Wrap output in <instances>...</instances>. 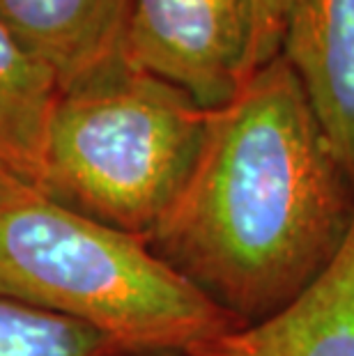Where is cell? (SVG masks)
<instances>
[{
  "label": "cell",
  "mask_w": 354,
  "mask_h": 356,
  "mask_svg": "<svg viewBox=\"0 0 354 356\" xmlns=\"http://www.w3.org/2000/svg\"><path fill=\"white\" fill-rule=\"evenodd\" d=\"M189 356H354V225L331 267L262 322L191 347Z\"/></svg>",
  "instance_id": "52a82bcc"
},
{
  "label": "cell",
  "mask_w": 354,
  "mask_h": 356,
  "mask_svg": "<svg viewBox=\"0 0 354 356\" xmlns=\"http://www.w3.org/2000/svg\"><path fill=\"white\" fill-rule=\"evenodd\" d=\"M253 44L251 72H258L281 53L283 35V0H251Z\"/></svg>",
  "instance_id": "30bf717a"
},
{
  "label": "cell",
  "mask_w": 354,
  "mask_h": 356,
  "mask_svg": "<svg viewBox=\"0 0 354 356\" xmlns=\"http://www.w3.org/2000/svg\"><path fill=\"white\" fill-rule=\"evenodd\" d=\"M209 113L127 63L58 95L42 195L145 239L189 179Z\"/></svg>",
  "instance_id": "3957f363"
},
{
  "label": "cell",
  "mask_w": 354,
  "mask_h": 356,
  "mask_svg": "<svg viewBox=\"0 0 354 356\" xmlns=\"http://www.w3.org/2000/svg\"><path fill=\"white\" fill-rule=\"evenodd\" d=\"M354 225V181L283 56L209 113L182 191L145 241L239 327L290 306Z\"/></svg>",
  "instance_id": "6da1fadb"
},
{
  "label": "cell",
  "mask_w": 354,
  "mask_h": 356,
  "mask_svg": "<svg viewBox=\"0 0 354 356\" xmlns=\"http://www.w3.org/2000/svg\"><path fill=\"white\" fill-rule=\"evenodd\" d=\"M278 56L354 181V0H283Z\"/></svg>",
  "instance_id": "5b68a950"
},
{
  "label": "cell",
  "mask_w": 354,
  "mask_h": 356,
  "mask_svg": "<svg viewBox=\"0 0 354 356\" xmlns=\"http://www.w3.org/2000/svg\"><path fill=\"white\" fill-rule=\"evenodd\" d=\"M97 331L0 294V356H118Z\"/></svg>",
  "instance_id": "9c48e42d"
},
{
  "label": "cell",
  "mask_w": 354,
  "mask_h": 356,
  "mask_svg": "<svg viewBox=\"0 0 354 356\" xmlns=\"http://www.w3.org/2000/svg\"><path fill=\"white\" fill-rule=\"evenodd\" d=\"M134 0H0V26L47 67L60 92L124 63Z\"/></svg>",
  "instance_id": "8992f818"
},
{
  "label": "cell",
  "mask_w": 354,
  "mask_h": 356,
  "mask_svg": "<svg viewBox=\"0 0 354 356\" xmlns=\"http://www.w3.org/2000/svg\"><path fill=\"white\" fill-rule=\"evenodd\" d=\"M58 95L51 72L0 26V198L42 193L47 134Z\"/></svg>",
  "instance_id": "ba28073f"
},
{
  "label": "cell",
  "mask_w": 354,
  "mask_h": 356,
  "mask_svg": "<svg viewBox=\"0 0 354 356\" xmlns=\"http://www.w3.org/2000/svg\"><path fill=\"white\" fill-rule=\"evenodd\" d=\"M0 294L97 331L122 352H189L239 324L147 241L42 193L0 198Z\"/></svg>",
  "instance_id": "7a4b0ae2"
},
{
  "label": "cell",
  "mask_w": 354,
  "mask_h": 356,
  "mask_svg": "<svg viewBox=\"0 0 354 356\" xmlns=\"http://www.w3.org/2000/svg\"><path fill=\"white\" fill-rule=\"evenodd\" d=\"M251 44V0H134L122 58L216 111L253 74Z\"/></svg>",
  "instance_id": "277c9868"
},
{
  "label": "cell",
  "mask_w": 354,
  "mask_h": 356,
  "mask_svg": "<svg viewBox=\"0 0 354 356\" xmlns=\"http://www.w3.org/2000/svg\"><path fill=\"white\" fill-rule=\"evenodd\" d=\"M118 356H189L184 352H120Z\"/></svg>",
  "instance_id": "8fae6325"
}]
</instances>
